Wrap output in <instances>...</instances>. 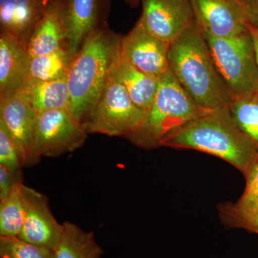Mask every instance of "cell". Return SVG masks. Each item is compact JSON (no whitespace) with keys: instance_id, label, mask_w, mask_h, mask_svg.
Returning <instances> with one entry per match:
<instances>
[{"instance_id":"1","label":"cell","mask_w":258,"mask_h":258,"mask_svg":"<svg viewBox=\"0 0 258 258\" xmlns=\"http://www.w3.org/2000/svg\"><path fill=\"white\" fill-rule=\"evenodd\" d=\"M122 37L107 25L90 35L73 58L66 78L70 111L83 126L121 58Z\"/></svg>"},{"instance_id":"2","label":"cell","mask_w":258,"mask_h":258,"mask_svg":"<svg viewBox=\"0 0 258 258\" xmlns=\"http://www.w3.org/2000/svg\"><path fill=\"white\" fill-rule=\"evenodd\" d=\"M169 69L197 103L208 110L229 107L232 93L219 73L208 40L196 22L170 45Z\"/></svg>"},{"instance_id":"3","label":"cell","mask_w":258,"mask_h":258,"mask_svg":"<svg viewBox=\"0 0 258 258\" xmlns=\"http://www.w3.org/2000/svg\"><path fill=\"white\" fill-rule=\"evenodd\" d=\"M163 147L193 149L230 163L244 175L258 158V152L237 125L230 106L199 115L166 139Z\"/></svg>"},{"instance_id":"4","label":"cell","mask_w":258,"mask_h":258,"mask_svg":"<svg viewBox=\"0 0 258 258\" xmlns=\"http://www.w3.org/2000/svg\"><path fill=\"white\" fill-rule=\"evenodd\" d=\"M208 111L194 101L169 69L160 78L157 95L142 123L126 139L148 150L163 147L171 135Z\"/></svg>"},{"instance_id":"5","label":"cell","mask_w":258,"mask_h":258,"mask_svg":"<svg viewBox=\"0 0 258 258\" xmlns=\"http://www.w3.org/2000/svg\"><path fill=\"white\" fill-rule=\"evenodd\" d=\"M205 35L217 69L232 97L256 96L258 67L254 42L248 29L228 37Z\"/></svg>"},{"instance_id":"6","label":"cell","mask_w":258,"mask_h":258,"mask_svg":"<svg viewBox=\"0 0 258 258\" xmlns=\"http://www.w3.org/2000/svg\"><path fill=\"white\" fill-rule=\"evenodd\" d=\"M146 112L132 101L125 88L112 76L83 127L86 133L126 138L138 128Z\"/></svg>"},{"instance_id":"7","label":"cell","mask_w":258,"mask_h":258,"mask_svg":"<svg viewBox=\"0 0 258 258\" xmlns=\"http://www.w3.org/2000/svg\"><path fill=\"white\" fill-rule=\"evenodd\" d=\"M87 135L69 108L38 113L34 141V164L42 157H59L74 152L84 144Z\"/></svg>"},{"instance_id":"8","label":"cell","mask_w":258,"mask_h":258,"mask_svg":"<svg viewBox=\"0 0 258 258\" xmlns=\"http://www.w3.org/2000/svg\"><path fill=\"white\" fill-rule=\"evenodd\" d=\"M195 20L205 35L228 37L247 30L252 15L245 0H190Z\"/></svg>"},{"instance_id":"9","label":"cell","mask_w":258,"mask_h":258,"mask_svg":"<svg viewBox=\"0 0 258 258\" xmlns=\"http://www.w3.org/2000/svg\"><path fill=\"white\" fill-rule=\"evenodd\" d=\"M66 31V49L75 55L90 35L108 25L111 0H57Z\"/></svg>"},{"instance_id":"10","label":"cell","mask_w":258,"mask_h":258,"mask_svg":"<svg viewBox=\"0 0 258 258\" xmlns=\"http://www.w3.org/2000/svg\"><path fill=\"white\" fill-rule=\"evenodd\" d=\"M138 23L145 30L171 45L195 22L190 0H141Z\"/></svg>"},{"instance_id":"11","label":"cell","mask_w":258,"mask_h":258,"mask_svg":"<svg viewBox=\"0 0 258 258\" xmlns=\"http://www.w3.org/2000/svg\"><path fill=\"white\" fill-rule=\"evenodd\" d=\"M21 191L25 217L19 238L55 251L62 237L63 224L56 220L43 194L24 184Z\"/></svg>"},{"instance_id":"12","label":"cell","mask_w":258,"mask_h":258,"mask_svg":"<svg viewBox=\"0 0 258 258\" xmlns=\"http://www.w3.org/2000/svg\"><path fill=\"white\" fill-rule=\"evenodd\" d=\"M170 45L137 22L132 30L122 37L121 55L134 67L160 79L169 70Z\"/></svg>"},{"instance_id":"13","label":"cell","mask_w":258,"mask_h":258,"mask_svg":"<svg viewBox=\"0 0 258 258\" xmlns=\"http://www.w3.org/2000/svg\"><path fill=\"white\" fill-rule=\"evenodd\" d=\"M37 113L15 93L0 96V123L19 148L24 166L35 165L33 147Z\"/></svg>"},{"instance_id":"14","label":"cell","mask_w":258,"mask_h":258,"mask_svg":"<svg viewBox=\"0 0 258 258\" xmlns=\"http://www.w3.org/2000/svg\"><path fill=\"white\" fill-rule=\"evenodd\" d=\"M50 0H0L1 32L13 35L28 45L37 24L45 15Z\"/></svg>"},{"instance_id":"15","label":"cell","mask_w":258,"mask_h":258,"mask_svg":"<svg viewBox=\"0 0 258 258\" xmlns=\"http://www.w3.org/2000/svg\"><path fill=\"white\" fill-rule=\"evenodd\" d=\"M30 58L24 44L10 34L0 33V96L17 92L28 81Z\"/></svg>"},{"instance_id":"16","label":"cell","mask_w":258,"mask_h":258,"mask_svg":"<svg viewBox=\"0 0 258 258\" xmlns=\"http://www.w3.org/2000/svg\"><path fill=\"white\" fill-rule=\"evenodd\" d=\"M15 94L26 102L37 114L51 110L70 109V93L66 79L55 81L28 80Z\"/></svg>"},{"instance_id":"17","label":"cell","mask_w":258,"mask_h":258,"mask_svg":"<svg viewBox=\"0 0 258 258\" xmlns=\"http://www.w3.org/2000/svg\"><path fill=\"white\" fill-rule=\"evenodd\" d=\"M27 48L30 57L66 48V31L57 0H50L45 15L32 32Z\"/></svg>"},{"instance_id":"18","label":"cell","mask_w":258,"mask_h":258,"mask_svg":"<svg viewBox=\"0 0 258 258\" xmlns=\"http://www.w3.org/2000/svg\"><path fill=\"white\" fill-rule=\"evenodd\" d=\"M113 76L125 88L132 101L147 112L152 106L160 79L151 76L134 67L121 56L113 72Z\"/></svg>"},{"instance_id":"19","label":"cell","mask_w":258,"mask_h":258,"mask_svg":"<svg viewBox=\"0 0 258 258\" xmlns=\"http://www.w3.org/2000/svg\"><path fill=\"white\" fill-rule=\"evenodd\" d=\"M103 250L93 232H86L71 222L63 223V232L55 258H101Z\"/></svg>"},{"instance_id":"20","label":"cell","mask_w":258,"mask_h":258,"mask_svg":"<svg viewBox=\"0 0 258 258\" xmlns=\"http://www.w3.org/2000/svg\"><path fill=\"white\" fill-rule=\"evenodd\" d=\"M74 57L66 48L31 57L28 80L55 81L66 79Z\"/></svg>"},{"instance_id":"21","label":"cell","mask_w":258,"mask_h":258,"mask_svg":"<svg viewBox=\"0 0 258 258\" xmlns=\"http://www.w3.org/2000/svg\"><path fill=\"white\" fill-rule=\"evenodd\" d=\"M21 185L0 201V237H18L23 229L25 210Z\"/></svg>"},{"instance_id":"22","label":"cell","mask_w":258,"mask_h":258,"mask_svg":"<svg viewBox=\"0 0 258 258\" xmlns=\"http://www.w3.org/2000/svg\"><path fill=\"white\" fill-rule=\"evenodd\" d=\"M230 109L236 123L258 152V98L255 96L233 98Z\"/></svg>"},{"instance_id":"23","label":"cell","mask_w":258,"mask_h":258,"mask_svg":"<svg viewBox=\"0 0 258 258\" xmlns=\"http://www.w3.org/2000/svg\"><path fill=\"white\" fill-rule=\"evenodd\" d=\"M0 258H55V251L18 237H0Z\"/></svg>"},{"instance_id":"24","label":"cell","mask_w":258,"mask_h":258,"mask_svg":"<svg viewBox=\"0 0 258 258\" xmlns=\"http://www.w3.org/2000/svg\"><path fill=\"white\" fill-rule=\"evenodd\" d=\"M244 176L246 186L242 197L237 203L226 205L239 213L258 214V158Z\"/></svg>"},{"instance_id":"25","label":"cell","mask_w":258,"mask_h":258,"mask_svg":"<svg viewBox=\"0 0 258 258\" xmlns=\"http://www.w3.org/2000/svg\"><path fill=\"white\" fill-rule=\"evenodd\" d=\"M0 165L15 171L23 167L18 145L3 123H0Z\"/></svg>"},{"instance_id":"26","label":"cell","mask_w":258,"mask_h":258,"mask_svg":"<svg viewBox=\"0 0 258 258\" xmlns=\"http://www.w3.org/2000/svg\"><path fill=\"white\" fill-rule=\"evenodd\" d=\"M222 220L232 227L244 229L258 235V214H242L231 210L227 205L220 208Z\"/></svg>"},{"instance_id":"27","label":"cell","mask_w":258,"mask_h":258,"mask_svg":"<svg viewBox=\"0 0 258 258\" xmlns=\"http://www.w3.org/2000/svg\"><path fill=\"white\" fill-rule=\"evenodd\" d=\"M22 171H15L0 165V201L5 200L23 184Z\"/></svg>"},{"instance_id":"28","label":"cell","mask_w":258,"mask_h":258,"mask_svg":"<svg viewBox=\"0 0 258 258\" xmlns=\"http://www.w3.org/2000/svg\"><path fill=\"white\" fill-rule=\"evenodd\" d=\"M247 29H248L249 33L253 40L254 50H255L256 60H257L258 67V25L252 23L247 24ZM258 98V93L255 96Z\"/></svg>"},{"instance_id":"29","label":"cell","mask_w":258,"mask_h":258,"mask_svg":"<svg viewBox=\"0 0 258 258\" xmlns=\"http://www.w3.org/2000/svg\"><path fill=\"white\" fill-rule=\"evenodd\" d=\"M245 1L248 5L252 21V19L258 18V0H245Z\"/></svg>"},{"instance_id":"30","label":"cell","mask_w":258,"mask_h":258,"mask_svg":"<svg viewBox=\"0 0 258 258\" xmlns=\"http://www.w3.org/2000/svg\"><path fill=\"white\" fill-rule=\"evenodd\" d=\"M130 8H137L141 4V0H123Z\"/></svg>"},{"instance_id":"31","label":"cell","mask_w":258,"mask_h":258,"mask_svg":"<svg viewBox=\"0 0 258 258\" xmlns=\"http://www.w3.org/2000/svg\"><path fill=\"white\" fill-rule=\"evenodd\" d=\"M252 24H254V25H258V18H254L252 19Z\"/></svg>"}]
</instances>
